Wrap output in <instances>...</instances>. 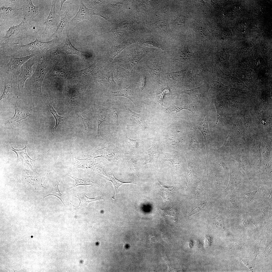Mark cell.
Listing matches in <instances>:
<instances>
[{
  "instance_id": "6da1fadb",
  "label": "cell",
  "mask_w": 272,
  "mask_h": 272,
  "mask_svg": "<svg viewBox=\"0 0 272 272\" xmlns=\"http://www.w3.org/2000/svg\"><path fill=\"white\" fill-rule=\"evenodd\" d=\"M29 23L23 19L18 25L11 26L5 32L3 38L5 44H19L26 40H33L36 38L35 30L29 26Z\"/></svg>"
},
{
  "instance_id": "7a4b0ae2",
  "label": "cell",
  "mask_w": 272,
  "mask_h": 272,
  "mask_svg": "<svg viewBox=\"0 0 272 272\" xmlns=\"http://www.w3.org/2000/svg\"><path fill=\"white\" fill-rule=\"evenodd\" d=\"M35 71L29 78L27 85V91L31 95L42 97V86L43 81L51 66V61L43 57H40Z\"/></svg>"
},
{
  "instance_id": "3957f363",
  "label": "cell",
  "mask_w": 272,
  "mask_h": 272,
  "mask_svg": "<svg viewBox=\"0 0 272 272\" xmlns=\"http://www.w3.org/2000/svg\"><path fill=\"white\" fill-rule=\"evenodd\" d=\"M35 40L29 43L23 45L14 44L15 51L22 56H25L32 54L41 56L49 49L57 45L58 39L53 38L50 41L43 42L39 40L35 35Z\"/></svg>"
},
{
  "instance_id": "277c9868",
  "label": "cell",
  "mask_w": 272,
  "mask_h": 272,
  "mask_svg": "<svg viewBox=\"0 0 272 272\" xmlns=\"http://www.w3.org/2000/svg\"><path fill=\"white\" fill-rule=\"evenodd\" d=\"M9 6H4L0 7V25H7L10 27L15 21L21 19H23L24 16L21 7L16 8V3L17 0H9Z\"/></svg>"
},
{
  "instance_id": "5b68a950",
  "label": "cell",
  "mask_w": 272,
  "mask_h": 272,
  "mask_svg": "<svg viewBox=\"0 0 272 272\" xmlns=\"http://www.w3.org/2000/svg\"><path fill=\"white\" fill-rule=\"evenodd\" d=\"M106 145L102 148L94 152L92 154L94 158H104L109 161L118 163L120 165L122 162L123 155L120 150L114 142L105 143Z\"/></svg>"
},
{
  "instance_id": "8992f818",
  "label": "cell",
  "mask_w": 272,
  "mask_h": 272,
  "mask_svg": "<svg viewBox=\"0 0 272 272\" xmlns=\"http://www.w3.org/2000/svg\"><path fill=\"white\" fill-rule=\"evenodd\" d=\"M35 56L31 58L26 62L21 67L19 72L17 79V85L19 89L22 91L25 81L32 75V66L37 59Z\"/></svg>"
},
{
  "instance_id": "52a82bcc",
  "label": "cell",
  "mask_w": 272,
  "mask_h": 272,
  "mask_svg": "<svg viewBox=\"0 0 272 272\" xmlns=\"http://www.w3.org/2000/svg\"><path fill=\"white\" fill-rule=\"evenodd\" d=\"M94 170L99 174L101 176L112 183L114 188V195L113 197L114 199L115 192L117 191L118 188L122 184L127 183L136 184V183L133 182L132 181L123 182L118 179L112 173L109 172L106 169L105 166L103 165L102 161H101L99 163L95 164L94 167Z\"/></svg>"
},
{
  "instance_id": "ba28073f",
  "label": "cell",
  "mask_w": 272,
  "mask_h": 272,
  "mask_svg": "<svg viewBox=\"0 0 272 272\" xmlns=\"http://www.w3.org/2000/svg\"><path fill=\"white\" fill-rule=\"evenodd\" d=\"M79 10L76 15L72 19L71 24L74 26L79 22L84 20H90L93 16L96 15L99 16L105 20H107L109 18L105 17L99 13H96L94 12L93 9L87 8L84 5L82 1H81Z\"/></svg>"
},
{
  "instance_id": "9c48e42d",
  "label": "cell",
  "mask_w": 272,
  "mask_h": 272,
  "mask_svg": "<svg viewBox=\"0 0 272 272\" xmlns=\"http://www.w3.org/2000/svg\"><path fill=\"white\" fill-rule=\"evenodd\" d=\"M23 19L29 23L33 21L38 13V7L33 4L31 0L20 1Z\"/></svg>"
},
{
  "instance_id": "30bf717a",
  "label": "cell",
  "mask_w": 272,
  "mask_h": 272,
  "mask_svg": "<svg viewBox=\"0 0 272 272\" xmlns=\"http://www.w3.org/2000/svg\"><path fill=\"white\" fill-rule=\"evenodd\" d=\"M185 156L187 162V169L186 179V182L184 187L186 188L196 178L198 170V166L194 161L191 154L187 153Z\"/></svg>"
},
{
  "instance_id": "8fae6325",
  "label": "cell",
  "mask_w": 272,
  "mask_h": 272,
  "mask_svg": "<svg viewBox=\"0 0 272 272\" xmlns=\"http://www.w3.org/2000/svg\"><path fill=\"white\" fill-rule=\"evenodd\" d=\"M162 59L161 57H155L149 62L147 67L153 80L160 84V76Z\"/></svg>"
},
{
  "instance_id": "7c38bea8",
  "label": "cell",
  "mask_w": 272,
  "mask_h": 272,
  "mask_svg": "<svg viewBox=\"0 0 272 272\" xmlns=\"http://www.w3.org/2000/svg\"><path fill=\"white\" fill-rule=\"evenodd\" d=\"M208 117L205 114L201 122L196 127V129L200 130L203 135L206 146L207 160L208 156L211 152V143L210 132L209 129Z\"/></svg>"
},
{
  "instance_id": "4fadbf2b",
  "label": "cell",
  "mask_w": 272,
  "mask_h": 272,
  "mask_svg": "<svg viewBox=\"0 0 272 272\" xmlns=\"http://www.w3.org/2000/svg\"><path fill=\"white\" fill-rule=\"evenodd\" d=\"M15 106V113L14 116L10 119L6 121L7 123L11 126H14L18 123L27 120L32 114L33 109L29 110L21 109L16 106Z\"/></svg>"
},
{
  "instance_id": "5bb4252c",
  "label": "cell",
  "mask_w": 272,
  "mask_h": 272,
  "mask_svg": "<svg viewBox=\"0 0 272 272\" xmlns=\"http://www.w3.org/2000/svg\"><path fill=\"white\" fill-rule=\"evenodd\" d=\"M36 56L37 55L33 54L19 57L12 56L7 65V71L9 73L12 74L19 72L22 66L26 62Z\"/></svg>"
},
{
  "instance_id": "9a60e30c",
  "label": "cell",
  "mask_w": 272,
  "mask_h": 272,
  "mask_svg": "<svg viewBox=\"0 0 272 272\" xmlns=\"http://www.w3.org/2000/svg\"><path fill=\"white\" fill-rule=\"evenodd\" d=\"M145 152L147 155V158L142 166L148 163H151L156 169H158V160L161 152L159 147L157 144L152 143L151 147L146 150Z\"/></svg>"
},
{
  "instance_id": "2e32d148",
  "label": "cell",
  "mask_w": 272,
  "mask_h": 272,
  "mask_svg": "<svg viewBox=\"0 0 272 272\" xmlns=\"http://www.w3.org/2000/svg\"><path fill=\"white\" fill-rule=\"evenodd\" d=\"M208 84H205L199 87L189 90L184 89L178 92L176 95L185 93L189 95L192 100L198 99L202 97H206L209 88Z\"/></svg>"
},
{
  "instance_id": "e0dca14e",
  "label": "cell",
  "mask_w": 272,
  "mask_h": 272,
  "mask_svg": "<svg viewBox=\"0 0 272 272\" xmlns=\"http://www.w3.org/2000/svg\"><path fill=\"white\" fill-rule=\"evenodd\" d=\"M57 1V0L52 1V5L50 13L44 23V31L46 34L47 33L49 29L58 24L60 16L57 14L55 11L56 4Z\"/></svg>"
},
{
  "instance_id": "ac0fdd59",
  "label": "cell",
  "mask_w": 272,
  "mask_h": 272,
  "mask_svg": "<svg viewBox=\"0 0 272 272\" xmlns=\"http://www.w3.org/2000/svg\"><path fill=\"white\" fill-rule=\"evenodd\" d=\"M71 14L70 9H67L64 13L60 16V19L57 28L53 34V38L60 39L63 29L70 20Z\"/></svg>"
},
{
  "instance_id": "d6986e66",
  "label": "cell",
  "mask_w": 272,
  "mask_h": 272,
  "mask_svg": "<svg viewBox=\"0 0 272 272\" xmlns=\"http://www.w3.org/2000/svg\"><path fill=\"white\" fill-rule=\"evenodd\" d=\"M110 95L113 96H121L125 97L130 99L134 105H136L138 102L136 90L132 83L123 90L112 92Z\"/></svg>"
},
{
  "instance_id": "ffe728a7",
  "label": "cell",
  "mask_w": 272,
  "mask_h": 272,
  "mask_svg": "<svg viewBox=\"0 0 272 272\" xmlns=\"http://www.w3.org/2000/svg\"><path fill=\"white\" fill-rule=\"evenodd\" d=\"M69 30H66V38L64 45L61 48V50L66 55L73 54L76 55L84 58L86 53L84 51L76 49L72 44L69 36Z\"/></svg>"
},
{
  "instance_id": "44dd1931",
  "label": "cell",
  "mask_w": 272,
  "mask_h": 272,
  "mask_svg": "<svg viewBox=\"0 0 272 272\" xmlns=\"http://www.w3.org/2000/svg\"><path fill=\"white\" fill-rule=\"evenodd\" d=\"M245 182V179L241 172L232 169L230 171V178L228 185L225 189L227 193L232 191L240 183Z\"/></svg>"
},
{
  "instance_id": "7402d4cb",
  "label": "cell",
  "mask_w": 272,
  "mask_h": 272,
  "mask_svg": "<svg viewBox=\"0 0 272 272\" xmlns=\"http://www.w3.org/2000/svg\"><path fill=\"white\" fill-rule=\"evenodd\" d=\"M167 161H170L172 163L175 172L178 171L181 167L182 165L180 155L177 152L165 153L162 160V163Z\"/></svg>"
},
{
  "instance_id": "603a6c76",
  "label": "cell",
  "mask_w": 272,
  "mask_h": 272,
  "mask_svg": "<svg viewBox=\"0 0 272 272\" xmlns=\"http://www.w3.org/2000/svg\"><path fill=\"white\" fill-rule=\"evenodd\" d=\"M188 68L179 71L165 73L167 79L176 86L182 84Z\"/></svg>"
},
{
  "instance_id": "cb8c5ba5",
  "label": "cell",
  "mask_w": 272,
  "mask_h": 272,
  "mask_svg": "<svg viewBox=\"0 0 272 272\" xmlns=\"http://www.w3.org/2000/svg\"><path fill=\"white\" fill-rule=\"evenodd\" d=\"M122 162L125 166L139 177L137 162L134 157L132 155H125L122 156Z\"/></svg>"
},
{
  "instance_id": "d4e9b609",
  "label": "cell",
  "mask_w": 272,
  "mask_h": 272,
  "mask_svg": "<svg viewBox=\"0 0 272 272\" xmlns=\"http://www.w3.org/2000/svg\"><path fill=\"white\" fill-rule=\"evenodd\" d=\"M26 145L24 148L21 149L16 150L14 149L12 147V148L14 150H12L14 151L17 154L18 159H19V160L21 161L23 163L25 162L31 168L33 169L36 168L35 165V161L36 160H32L30 159L27 154L26 153Z\"/></svg>"
},
{
  "instance_id": "484cf974",
  "label": "cell",
  "mask_w": 272,
  "mask_h": 272,
  "mask_svg": "<svg viewBox=\"0 0 272 272\" xmlns=\"http://www.w3.org/2000/svg\"><path fill=\"white\" fill-rule=\"evenodd\" d=\"M159 184V194L164 201H169L175 193L173 186L167 187L163 185L156 177Z\"/></svg>"
},
{
  "instance_id": "4316f807",
  "label": "cell",
  "mask_w": 272,
  "mask_h": 272,
  "mask_svg": "<svg viewBox=\"0 0 272 272\" xmlns=\"http://www.w3.org/2000/svg\"><path fill=\"white\" fill-rule=\"evenodd\" d=\"M125 109L129 114L131 119L140 125L145 130L148 129V126L145 121L143 114L141 113L138 114L132 111L129 107L123 104Z\"/></svg>"
},
{
  "instance_id": "83f0119b",
  "label": "cell",
  "mask_w": 272,
  "mask_h": 272,
  "mask_svg": "<svg viewBox=\"0 0 272 272\" xmlns=\"http://www.w3.org/2000/svg\"><path fill=\"white\" fill-rule=\"evenodd\" d=\"M94 116L97 123V129L95 139L97 137L100 140H105L100 137L99 133V127L101 123L103 122H109V119L105 113L99 108L97 107Z\"/></svg>"
},
{
  "instance_id": "f1b7e54d",
  "label": "cell",
  "mask_w": 272,
  "mask_h": 272,
  "mask_svg": "<svg viewBox=\"0 0 272 272\" xmlns=\"http://www.w3.org/2000/svg\"><path fill=\"white\" fill-rule=\"evenodd\" d=\"M159 212L160 215L164 218L166 222L168 223H170L172 220V218H177V212L176 208H171L167 209H163L161 208H158Z\"/></svg>"
},
{
  "instance_id": "f546056e",
  "label": "cell",
  "mask_w": 272,
  "mask_h": 272,
  "mask_svg": "<svg viewBox=\"0 0 272 272\" xmlns=\"http://www.w3.org/2000/svg\"><path fill=\"white\" fill-rule=\"evenodd\" d=\"M189 131L188 136L189 139V145L192 150L195 152H197L199 149V143L197 140L195 135L196 128H194L191 124L189 122Z\"/></svg>"
},
{
  "instance_id": "4dcf8cb0",
  "label": "cell",
  "mask_w": 272,
  "mask_h": 272,
  "mask_svg": "<svg viewBox=\"0 0 272 272\" xmlns=\"http://www.w3.org/2000/svg\"><path fill=\"white\" fill-rule=\"evenodd\" d=\"M136 139H133L126 136V140L127 143L128 149L129 153L137 152L139 149L143 148L140 139L139 137Z\"/></svg>"
},
{
  "instance_id": "1f68e13d",
  "label": "cell",
  "mask_w": 272,
  "mask_h": 272,
  "mask_svg": "<svg viewBox=\"0 0 272 272\" xmlns=\"http://www.w3.org/2000/svg\"><path fill=\"white\" fill-rule=\"evenodd\" d=\"M162 109L164 112L169 114L176 115L180 111L183 110H189L193 114H194V107L192 104H188L183 107L173 105L167 108L162 107Z\"/></svg>"
},
{
  "instance_id": "d6a6232c",
  "label": "cell",
  "mask_w": 272,
  "mask_h": 272,
  "mask_svg": "<svg viewBox=\"0 0 272 272\" xmlns=\"http://www.w3.org/2000/svg\"><path fill=\"white\" fill-rule=\"evenodd\" d=\"M77 196L76 197L78 198L80 202L79 206L77 207L79 209L86 207L88 203L91 201H94L103 199V198L98 196L93 198L88 197L86 196L84 192L82 193H77Z\"/></svg>"
},
{
  "instance_id": "836d02e7",
  "label": "cell",
  "mask_w": 272,
  "mask_h": 272,
  "mask_svg": "<svg viewBox=\"0 0 272 272\" xmlns=\"http://www.w3.org/2000/svg\"><path fill=\"white\" fill-rule=\"evenodd\" d=\"M47 100L48 104V107L49 111L53 116L56 121L55 126L53 128V132H54L56 130V128L58 125L61 123L62 122L66 119L67 117L65 116H61L59 115L52 106V103L53 102H51L47 99Z\"/></svg>"
},
{
  "instance_id": "e575fe53",
  "label": "cell",
  "mask_w": 272,
  "mask_h": 272,
  "mask_svg": "<svg viewBox=\"0 0 272 272\" xmlns=\"http://www.w3.org/2000/svg\"><path fill=\"white\" fill-rule=\"evenodd\" d=\"M68 176L74 179L76 182V184L74 185L69 188L70 189L80 185H90L97 187L99 186V184L98 183L94 182L88 179L78 178L71 175Z\"/></svg>"
},
{
  "instance_id": "d590c367",
  "label": "cell",
  "mask_w": 272,
  "mask_h": 272,
  "mask_svg": "<svg viewBox=\"0 0 272 272\" xmlns=\"http://www.w3.org/2000/svg\"><path fill=\"white\" fill-rule=\"evenodd\" d=\"M16 82H17L12 79L7 81L5 85L3 93L0 97L1 101L5 99L7 97L13 87L14 84Z\"/></svg>"
},
{
  "instance_id": "8d00e7d4",
  "label": "cell",
  "mask_w": 272,
  "mask_h": 272,
  "mask_svg": "<svg viewBox=\"0 0 272 272\" xmlns=\"http://www.w3.org/2000/svg\"><path fill=\"white\" fill-rule=\"evenodd\" d=\"M77 115L83 122L85 130L89 133V117L88 113L86 111L82 110L78 112Z\"/></svg>"
},
{
  "instance_id": "74e56055",
  "label": "cell",
  "mask_w": 272,
  "mask_h": 272,
  "mask_svg": "<svg viewBox=\"0 0 272 272\" xmlns=\"http://www.w3.org/2000/svg\"><path fill=\"white\" fill-rule=\"evenodd\" d=\"M107 110L110 117L114 121L116 125L118 126L119 112L117 108L114 105H112L108 107Z\"/></svg>"
},
{
  "instance_id": "f35d334b",
  "label": "cell",
  "mask_w": 272,
  "mask_h": 272,
  "mask_svg": "<svg viewBox=\"0 0 272 272\" xmlns=\"http://www.w3.org/2000/svg\"><path fill=\"white\" fill-rule=\"evenodd\" d=\"M60 182V181L57 183L53 187L52 190L49 192L44 198L49 195H54L59 198L63 204L65 205L62 200V195L61 193L58 188V186Z\"/></svg>"
},
{
  "instance_id": "ab89813d",
  "label": "cell",
  "mask_w": 272,
  "mask_h": 272,
  "mask_svg": "<svg viewBox=\"0 0 272 272\" xmlns=\"http://www.w3.org/2000/svg\"><path fill=\"white\" fill-rule=\"evenodd\" d=\"M258 190L249 193L243 192L241 193V197L247 202H250L254 199Z\"/></svg>"
},
{
  "instance_id": "60d3db41",
  "label": "cell",
  "mask_w": 272,
  "mask_h": 272,
  "mask_svg": "<svg viewBox=\"0 0 272 272\" xmlns=\"http://www.w3.org/2000/svg\"><path fill=\"white\" fill-rule=\"evenodd\" d=\"M214 102L216 107L217 114V121L215 125H216L218 122L220 121L222 119L223 116V108L221 105L214 99Z\"/></svg>"
},
{
  "instance_id": "b9f144b4",
  "label": "cell",
  "mask_w": 272,
  "mask_h": 272,
  "mask_svg": "<svg viewBox=\"0 0 272 272\" xmlns=\"http://www.w3.org/2000/svg\"><path fill=\"white\" fill-rule=\"evenodd\" d=\"M165 94V93L163 91L161 92L157 93L156 95V102L159 103L162 107L163 106V97Z\"/></svg>"
},
{
  "instance_id": "7bdbcfd3",
  "label": "cell",
  "mask_w": 272,
  "mask_h": 272,
  "mask_svg": "<svg viewBox=\"0 0 272 272\" xmlns=\"http://www.w3.org/2000/svg\"><path fill=\"white\" fill-rule=\"evenodd\" d=\"M146 82V77L143 75H141L140 77L139 85L140 88L143 90L144 88Z\"/></svg>"
},
{
  "instance_id": "ee69618b",
  "label": "cell",
  "mask_w": 272,
  "mask_h": 272,
  "mask_svg": "<svg viewBox=\"0 0 272 272\" xmlns=\"http://www.w3.org/2000/svg\"><path fill=\"white\" fill-rule=\"evenodd\" d=\"M222 179V178L221 176L216 177L212 183V186L213 187L218 186L220 184Z\"/></svg>"
},
{
  "instance_id": "f6af8a7d",
  "label": "cell",
  "mask_w": 272,
  "mask_h": 272,
  "mask_svg": "<svg viewBox=\"0 0 272 272\" xmlns=\"http://www.w3.org/2000/svg\"><path fill=\"white\" fill-rule=\"evenodd\" d=\"M123 49V47H117L114 48L111 51V58L113 59L114 57Z\"/></svg>"
},
{
  "instance_id": "bcb514c9",
  "label": "cell",
  "mask_w": 272,
  "mask_h": 272,
  "mask_svg": "<svg viewBox=\"0 0 272 272\" xmlns=\"http://www.w3.org/2000/svg\"><path fill=\"white\" fill-rule=\"evenodd\" d=\"M206 205V203H204L200 204L194 209L193 210L191 211V213L190 214L192 215L194 213L198 212L201 210L202 209V208H205Z\"/></svg>"
},
{
  "instance_id": "7dc6e473",
  "label": "cell",
  "mask_w": 272,
  "mask_h": 272,
  "mask_svg": "<svg viewBox=\"0 0 272 272\" xmlns=\"http://www.w3.org/2000/svg\"><path fill=\"white\" fill-rule=\"evenodd\" d=\"M211 237L209 236H206L205 237V247L206 248H208L209 247L211 244Z\"/></svg>"
},
{
  "instance_id": "c3c4849f",
  "label": "cell",
  "mask_w": 272,
  "mask_h": 272,
  "mask_svg": "<svg viewBox=\"0 0 272 272\" xmlns=\"http://www.w3.org/2000/svg\"><path fill=\"white\" fill-rule=\"evenodd\" d=\"M176 21L177 22V23H180V25L182 24L184 22L185 20L184 18L182 16L180 17H179L178 18Z\"/></svg>"
},
{
  "instance_id": "681fc988",
  "label": "cell",
  "mask_w": 272,
  "mask_h": 272,
  "mask_svg": "<svg viewBox=\"0 0 272 272\" xmlns=\"http://www.w3.org/2000/svg\"><path fill=\"white\" fill-rule=\"evenodd\" d=\"M165 94H171V91L169 88H166L163 90Z\"/></svg>"
},
{
  "instance_id": "f907efd6",
  "label": "cell",
  "mask_w": 272,
  "mask_h": 272,
  "mask_svg": "<svg viewBox=\"0 0 272 272\" xmlns=\"http://www.w3.org/2000/svg\"><path fill=\"white\" fill-rule=\"evenodd\" d=\"M66 1V0H60V2H61V5H60V10H59V15L60 16V13H61V10H62V6L63 5V4L64 3V2Z\"/></svg>"
}]
</instances>
